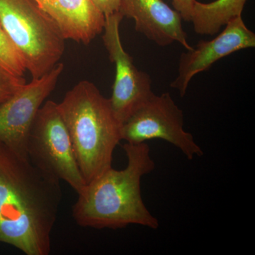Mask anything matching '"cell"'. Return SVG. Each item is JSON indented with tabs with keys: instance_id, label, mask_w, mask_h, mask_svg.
<instances>
[{
	"instance_id": "cell-1",
	"label": "cell",
	"mask_w": 255,
	"mask_h": 255,
	"mask_svg": "<svg viewBox=\"0 0 255 255\" xmlns=\"http://www.w3.org/2000/svg\"><path fill=\"white\" fill-rule=\"evenodd\" d=\"M62 198L60 181L0 142V243L49 255Z\"/></svg>"
},
{
	"instance_id": "cell-2",
	"label": "cell",
	"mask_w": 255,
	"mask_h": 255,
	"mask_svg": "<svg viewBox=\"0 0 255 255\" xmlns=\"http://www.w3.org/2000/svg\"><path fill=\"white\" fill-rule=\"evenodd\" d=\"M125 168L107 169L78 194L73 217L78 226L95 229H119L139 225L156 230L159 222L147 209L141 195V179L155 168L146 142H126Z\"/></svg>"
},
{
	"instance_id": "cell-3",
	"label": "cell",
	"mask_w": 255,
	"mask_h": 255,
	"mask_svg": "<svg viewBox=\"0 0 255 255\" xmlns=\"http://www.w3.org/2000/svg\"><path fill=\"white\" fill-rule=\"evenodd\" d=\"M87 184L112 167L116 147L122 138V124L110 99L87 80L77 84L58 104Z\"/></svg>"
},
{
	"instance_id": "cell-4",
	"label": "cell",
	"mask_w": 255,
	"mask_h": 255,
	"mask_svg": "<svg viewBox=\"0 0 255 255\" xmlns=\"http://www.w3.org/2000/svg\"><path fill=\"white\" fill-rule=\"evenodd\" d=\"M0 26L32 79L48 73L63 56L65 39L35 0H0Z\"/></svg>"
},
{
	"instance_id": "cell-5",
	"label": "cell",
	"mask_w": 255,
	"mask_h": 255,
	"mask_svg": "<svg viewBox=\"0 0 255 255\" xmlns=\"http://www.w3.org/2000/svg\"><path fill=\"white\" fill-rule=\"evenodd\" d=\"M26 152L37 167L66 182L77 194L86 187L68 129L55 102L48 101L40 109L28 135Z\"/></svg>"
},
{
	"instance_id": "cell-6",
	"label": "cell",
	"mask_w": 255,
	"mask_h": 255,
	"mask_svg": "<svg viewBox=\"0 0 255 255\" xmlns=\"http://www.w3.org/2000/svg\"><path fill=\"white\" fill-rule=\"evenodd\" d=\"M184 124L182 110L170 94L154 95L122 124V138L130 144L160 139L175 146L189 160L201 157L202 149Z\"/></svg>"
},
{
	"instance_id": "cell-7",
	"label": "cell",
	"mask_w": 255,
	"mask_h": 255,
	"mask_svg": "<svg viewBox=\"0 0 255 255\" xmlns=\"http://www.w3.org/2000/svg\"><path fill=\"white\" fill-rule=\"evenodd\" d=\"M123 18L119 11L106 16L102 36L110 60L115 65L110 103L114 114L122 124L155 95L150 75L139 70L132 57L124 50L119 31Z\"/></svg>"
},
{
	"instance_id": "cell-8",
	"label": "cell",
	"mask_w": 255,
	"mask_h": 255,
	"mask_svg": "<svg viewBox=\"0 0 255 255\" xmlns=\"http://www.w3.org/2000/svg\"><path fill=\"white\" fill-rule=\"evenodd\" d=\"M58 63L48 73L32 79L9 99L0 104V142L20 155L28 157L26 142L40 109L54 90L63 73Z\"/></svg>"
},
{
	"instance_id": "cell-9",
	"label": "cell",
	"mask_w": 255,
	"mask_h": 255,
	"mask_svg": "<svg viewBox=\"0 0 255 255\" xmlns=\"http://www.w3.org/2000/svg\"><path fill=\"white\" fill-rule=\"evenodd\" d=\"M255 47L254 32L247 27L242 16L233 18L219 36L211 41H200L192 49L180 55L177 76L170 86L184 97L191 80L197 74L209 70L224 57Z\"/></svg>"
},
{
	"instance_id": "cell-10",
	"label": "cell",
	"mask_w": 255,
	"mask_h": 255,
	"mask_svg": "<svg viewBox=\"0 0 255 255\" xmlns=\"http://www.w3.org/2000/svg\"><path fill=\"white\" fill-rule=\"evenodd\" d=\"M119 12L135 21V28L159 46L174 42L192 49L183 28L181 14L163 0H120Z\"/></svg>"
},
{
	"instance_id": "cell-11",
	"label": "cell",
	"mask_w": 255,
	"mask_h": 255,
	"mask_svg": "<svg viewBox=\"0 0 255 255\" xmlns=\"http://www.w3.org/2000/svg\"><path fill=\"white\" fill-rule=\"evenodd\" d=\"M65 40L88 44L104 30L105 16L92 0H35Z\"/></svg>"
},
{
	"instance_id": "cell-12",
	"label": "cell",
	"mask_w": 255,
	"mask_h": 255,
	"mask_svg": "<svg viewBox=\"0 0 255 255\" xmlns=\"http://www.w3.org/2000/svg\"><path fill=\"white\" fill-rule=\"evenodd\" d=\"M246 2L247 0H216L203 3L195 0L191 21L194 31L214 36L231 19L242 16Z\"/></svg>"
},
{
	"instance_id": "cell-13",
	"label": "cell",
	"mask_w": 255,
	"mask_h": 255,
	"mask_svg": "<svg viewBox=\"0 0 255 255\" xmlns=\"http://www.w3.org/2000/svg\"><path fill=\"white\" fill-rule=\"evenodd\" d=\"M0 70L14 76L23 77L26 72L24 62L0 26Z\"/></svg>"
},
{
	"instance_id": "cell-14",
	"label": "cell",
	"mask_w": 255,
	"mask_h": 255,
	"mask_svg": "<svg viewBox=\"0 0 255 255\" xmlns=\"http://www.w3.org/2000/svg\"><path fill=\"white\" fill-rule=\"evenodd\" d=\"M26 84L23 77L14 76L0 70V104L9 99Z\"/></svg>"
},
{
	"instance_id": "cell-15",
	"label": "cell",
	"mask_w": 255,
	"mask_h": 255,
	"mask_svg": "<svg viewBox=\"0 0 255 255\" xmlns=\"http://www.w3.org/2000/svg\"><path fill=\"white\" fill-rule=\"evenodd\" d=\"M172 6L184 21H191L195 0H171Z\"/></svg>"
},
{
	"instance_id": "cell-16",
	"label": "cell",
	"mask_w": 255,
	"mask_h": 255,
	"mask_svg": "<svg viewBox=\"0 0 255 255\" xmlns=\"http://www.w3.org/2000/svg\"><path fill=\"white\" fill-rule=\"evenodd\" d=\"M92 1L105 16L119 11L120 0H92Z\"/></svg>"
}]
</instances>
